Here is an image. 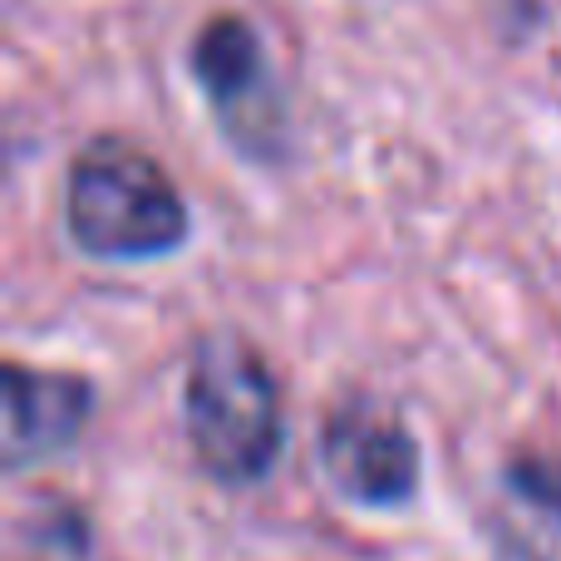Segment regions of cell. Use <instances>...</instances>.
Wrapping results in <instances>:
<instances>
[{
	"label": "cell",
	"instance_id": "obj_2",
	"mask_svg": "<svg viewBox=\"0 0 561 561\" xmlns=\"http://www.w3.org/2000/svg\"><path fill=\"white\" fill-rule=\"evenodd\" d=\"M183 428L197 468L227 488H252L276 468L286 409L252 340L232 330L197 340L183 379Z\"/></svg>",
	"mask_w": 561,
	"mask_h": 561
},
{
	"label": "cell",
	"instance_id": "obj_6",
	"mask_svg": "<svg viewBox=\"0 0 561 561\" xmlns=\"http://www.w3.org/2000/svg\"><path fill=\"white\" fill-rule=\"evenodd\" d=\"M497 537L513 561H561V463L513 458L503 468Z\"/></svg>",
	"mask_w": 561,
	"mask_h": 561
},
{
	"label": "cell",
	"instance_id": "obj_5",
	"mask_svg": "<svg viewBox=\"0 0 561 561\" xmlns=\"http://www.w3.org/2000/svg\"><path fill=\"white\" fill-rule=\"evenodd\" d=\"M89 409H94L89 379L65 369L5 365V468L20 473L69 448L84 434Z\"/></svg>",
	"mask_w": 561,
	"mask_h": 561
},
{
	"label": "cell",
	"instance_id": "obj_4",
	"mask_svg": "<svg viewBox=\"0 0 561 561\" xmlns=\"http://www.w3.org/2000/svg\"><path fill=\"white\" fill-rule=\"evenodd\" d=\"M325 483L355 507H399L419 488V438L394 409L345 399L320 428Z\"/></svg>",
	"mask_w": 561,
	"mask_h": 561
},
{
	"label": "cell",
	"instance_id": "obj_7",
	"mask_svg": "<svg viewBox=\"0 0 561 561\" xmlns=\"http://www.w3.org/2000/svg\"><path fill=\"white\" fill-rule=\"evenodd\" d=\"M20 542L30 547L25 561H89V533L75 507H45L20 527Z\"/></svg>",
	"mask_w": 561,
	"mask_h": 561
},
{
	"label": "cell",
	"instance_id": "obj_3",
	"mask_svg": "<svg viewBox=\"0 0 561 561\" xmlns=\"http://www.w3.org/2000/svg\"><path fill=\"white\" fill-rule=\"evenodd\" d=\"M193 84L203 89L213 118L222 124L227 144L247 158H276L286 108H280L266 45L242 15H217L193 39Z\"/></svg>",
	"mask_w": 561,
	"mask_h": 561
},
{
	"label": "cell",
	"instance_id": "obj_1",
	"mask_svg": "<svg viewBox=\"0 0 561 561\" xmlns=\"http://www.w3.org/2000/svg\"><path fill=\"white\" fill-rule=\"evenodd\" d=\"M65 232L94 262H163L187 247L193 213L153 153L128 138H94L69 163Z\"/></svg>",
	"mask_w": 561,
	"mask_h": 561
}]
</instances>
